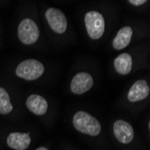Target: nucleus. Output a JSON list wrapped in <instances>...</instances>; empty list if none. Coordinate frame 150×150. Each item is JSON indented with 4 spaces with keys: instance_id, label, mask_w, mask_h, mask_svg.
<instances>
[{
    "instance_id": "nucleus-1",
    "label": "nucleus",
    "mask_w": 150,
    "mask_h": 150,
    "mask_svg": "<svg viewBox=\"0 0 150 150\" xmlns=\"http://www.w3.org/2000/svg\"><path fill=\"white\" fill-rule=\"evenodd\" d=\"M73 125L79 132L93 137L99 135L102 129L97 119L83 111H79L74 115Z\"/></svg>"
},
{
    "instance_id": "nucleus-2",
    "label": "nucleus",
    "mask_w": 150,
    "mask_h": 150,
    "mask_svg": "<svg viewBox=\"0 0 150 150\" xmlns=\"http://www.w3.org/2000/svg\"><path fill=\"white\" fill-rule=\"evenodd\" d=\"M44 73V66L36 59H26L22 61L16 67L17 76L32 81L40 77Z\"/></svg>"
},
{
    "instance_id": "nucleus-3",
    "label": "nucleus",
    "mask_w": 150,
    "mask_h": 150,
    "mask_svg": "<svg viewBox=\"0 0 150 150\" xmlns=\"http://www.w3.org/2000/svg\"><path fill=\"white\" fill-rule=\"evenodd\" d=\"M85 23L89 37L93 40L100 39L104 33V18L97 11H89L86 13Z\"/></svg>"
},
{
    "instance_id": "nucleus-4",
    "label": "nucleus",
    "mask_w": 150,
    "mask_h": 150,
    "mask_svg": "<svg viewBox=\"0 0 150 150\" xmlns=\"http://www.w3.org/2000/svg\"><path fill=\"white\" fill-rule=\"evenodd\" d=\"M18 37L21 42L25 45L35 43L40 37V31L35 22L30 18L22 20L18 26Z\"/></svg>"
},
{
    "instance_id": "nucleus-5",
    "label": "nucleus",
    "mask_w": 150,
    "mask_h": 150,
    "mask_svg": "<svg viewBox=\"0 0 150 150\" xmlns=\"http://www.w3.org/2000/svg\"><path fill=\"white\" fill-rule=\"evenodd\" d=\"M45 17L50 28L57 33L62 34L66 32L67 22L64 13L57 8H49L46 11Z\"/></svg>"
},
{
    "instance_id": "nucleus-6",
    "label": "nucleus",
    "mask_w": 150,
    "mask_h": 150,
    "mask_svg": "<svg viewBox=\"0 0 150 150\" xmlns=\"http://www.w3.org/2000/svg\"><path fill=\"white\" fill-rule=\"evenodd\" d=\"M93 85V80L90 74L81 72L76 74L71 82L70 89L76 94H82L89 91Z\"/></svg>"
},
{
    "instance_id": "nucleus-7",
    "label": "nucleus",
    "mask_w": 150,
    "mask_h": 150,
    "mask_svg": "<svg viewBox=\"0 0 150 150\" xmlns=\"http://www.w3.org/2000/svg\"><path fill=\"white\" fill-rule=\"evenodd\" d=\"M113 132L118 141L122 144L130 143L134 138L133 128L129 122L122 120H118L114 122Z\"/></svg>"
},
{
    "instance_id": "nucleus-8",
    "label": "nucleus",
    "mask_w": 150,
    "mask_h": 150,
    "mask_svg": "<svg viewBox=\"0 0 150 150\" xmlns=\"http://www.w3.org/2000/svg\"><path fill=\"white\" fill-rule=\"evenodd\" d=\"M150 89L145 80H139L135 82L128 93V99L131 103H136L146 98Z\"/></svg>"
},
{
    "instance_id": "nucleus-9",
    "label": "nucleus",
    "mask_w": 150,
    "mask_h": 150,
    "mask_svg": "<svg viewBox=\"0 0 150 150\" xmlns=\"http://www.w3.org/2000/svg\"><path fill=\"white\" fill-rule=\"evenodd\" d=\"M7 145L15 150H26L30 146L31 138L28 133L13 132L7 137Z\"/></svg>"
},
{
    "instance_id": "nucleus-10",
    "label": "nucleus",
    "mask_w": 150,
    "mask_h": 150,
    "mask_svg": "<svg viewBox=\"0 0 150 150\" xmlns=\"http://www.w3.org/2000/svg\"><path fill=\"white\" fill-rule=\"evenodd\" d=\"M26 106L29 111L36 115H44L48 110V103L46 99L38 94H32L27 98Z\"/></svg>"
},
{
    "instance_id": "nucleus-11",
    "label": "nucleus",
    "mask_w": 150,
    "mask_h": 150,
    "mask_svg": "<svg viewBox=\"0 0 150 150\" xmlns=\"http://www.w3.org/2000/svg\"><path fill=\"white\" fill-rule=\"evenodd\" d=\"M132 33H133V31L131 29V27H129V26H125L123 28H121L118 32L116 37L113 40L112 45H113L114 49L120 50H123L124 48H126L130 42Z\"/></svg>"
},
{
    "instance_id": "nucleus-12",
    "label": "nucleus",
    "mask_w": 150,
    "mask_h": 150,
    "mask_svg": "<svg viewBox=\"0 0 150 150\" xmlns=\"http://www.w3.org/2000/svg\"><path fill=\"white\" fill-rule=\"evenodd\" d=\"M116 71L120 75H128L132 67V58L129 53H121L114 60Z\"/></svg>"
},
{
    "instance_id": "nucleus-13",
    "label": "nucleus",
    "mask_w": 150,
    "mask_h": 150,
    "mask_svg": "<svg viewBox=\"0 0 150 150\" xmlns=\"http://www.w3.org/2000/svg\"><path fill=\"white\" fill-rule=\"evenodd\" d=\"M12 110L13 105L10 102L8 93L3 87H0V113L8 114Z\"/></svg>"
},
{
    "instance_id": "nucleus-14",
    "label": "nucleus",
    "mask_w": 150,
    "mask_h": 150,
    "mask_svg": "<svg viewBox=\"0 0 150 150\" xmlns=\"http://www.w3.org/2000/svg\"><path fill=\"white\" fill-rule=\"evenodd\" d=\"M129 3H130V4L133 5V6H138L144 5L145 3H146V0H129Z\"/></svg>"
},
{
    "instance_id": "nucleus-15",
    "label": "nucleus",
    "mask_w": 150,
    "mask_h": 150,
    "mask_svg": "<svg viewBox=\"0 0 150 150\" xmlns=\"http://www.w3.org/2000/svg\"><path fill=\"white\" fill-rule=\"evenodd\" d=\"M36 150H49V149H48V148H46V147H44V146H40V147L37 148Z\"/></svg>"
}]
</instances>
